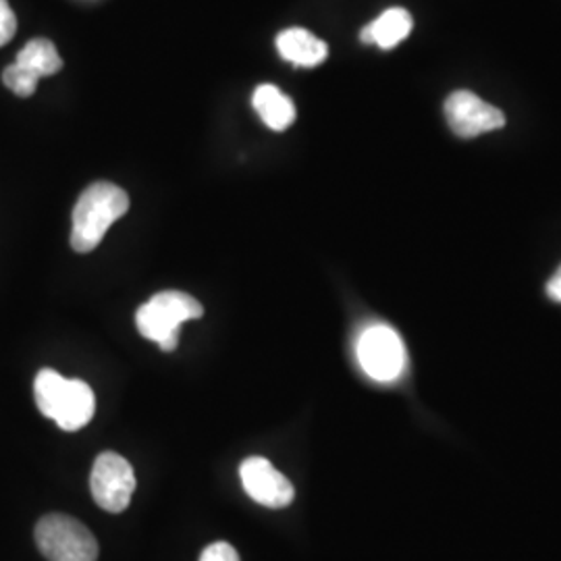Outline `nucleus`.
Masks as SVG:
<instances>
[{
  "label": "nucleus",
  "instance_id": "obj_1",
  "mask_svg": "<svg viewBox=\"0 0 561 561\" xmlns=\"http://www.w3.org/2000/svg\"><path fill=\"white\" fill-rule=\"evenodd\" d=\"M129 210V198L119 185L99 181L83 190L73 208L71 248L80 254H88L99 248L108 227Z\"/></svg>",
  "mask_w": 561,
  "mask_h": 561
},
{
  "label": "nucleus",
  "instance_id": "obj_2",
  "mask_svg": "<svg viewBox=\"0 0 561 561\" xmlns=\"http://www.w3.org/2000/svg\"><path fill=\"white\" fill-rule=\"evenodd\" d=\"M201 301L183 291H161L146 301L136 314L141 337L159 343L164 352H173L180 343L183 322L201 319Z\"/></svg>",
  "mask_w": 561,
  "mask_h": 561
},
{
  "label": "nucleus",
  "instance_id": "obj_3",
  "mask_svg": "<svg viewBox=\"0 0 561 561\" xmlns=\"http://www.w3.org/2000/svg\"><path fill=\"white\" fill-rule=\"evenodd\" d=\"M36 545L48 561H96L99 542L80 520L48 514L36 524Z\"/></svg>",
  "mask_w": 561,
  "mask_h": 561
},
{
  "label": "nucleus",
  "instance_id": "obj_4",
  "mask_svg": "<svg viewBox=\"0 0 561 561\" xmlns=\"http://www.w3.org/2000/svg\"><path fill=\"white\" fill-rule=\"evenodd\" d=\"M356 352H358L362 370L375 381H396L400 379L405 368L403 341L387 324H375L366 329L358 340Z\"/></svg>",
  "mask_w": 561,
  "mask_h": 561
},
{
  "label": "nucleus",
  "instance_id": "obj_5",
  "mask_svg": "<svg viewBox=\"0 0 561 561\" xmlns=\"http://www.w3.org/2000/svg\"><path fill=\"white\" fill-rule=\"evenodd\" d=\"M90 491L102 510L111 514L125 512L136 491V474L131 463L115 451H104L94 461L90 474Z\"/></svg>",
  "mask_w": 561,
  "mask_h": 561
},
{
  "label": "nucleus",
  "instance_id": "obj_6",
  "mask_svg": "<svg viewBox=\"0 0 561 561\" xmlns=\"http://www.w3.org/2000/svg\"><path fill=\"white\" fill-rule=\"evenodd\" d=\"M445 119L451 131L460 138H477L482 134L502 129L505 115L497 106L486 104L468 90H458L445 101Z\"/></svg>",
  "mask_w": 561,
  "mask_h": 561
},
{
  "label": "nucleus",
  "instance_id": "obj_7",
  "mask_svg": "<svg viewBox=\"0 0 561 561\" xmlns=\"http://www.w3.org/2000/svg\"><path fill=\"white\" fill-rule=\"evenodd\" d=\"M240 479L245 493L264 507L280 510L294 502L296 491L279 470L266 458H248L240 466Z\"/></svg>",
  "mask_w": 561,
  "mask_h": 561
},
{
  "label": "nucleus",
  "instance_id": "obj_8",
  "mask_svg": "<svg viewBox=\"0 0 561 561\" xmlns=\"http://www.w3.org/2000/svg\"><path fill=\"white\" fill-rule=\"evenodd\" d=\"M94 412H96V398L90 385L80 379H69L53 421L57 422L62 431L73 433L92 421Z\"/></svg>",
  "mask_w": 561,
  "mask_h": 561
},
{
  "label": "nucleus",
  "instance_id": "obj_9",
  "mask_svg": "<svg viewBox=\"0 0 561 561\" xmlns=\"http://www.w3.org/2000/svg\"><path fill=\"white\" fill-rule=\"evenodd\" d=\"M277 50L287 62L298 67H317L329 57V46L312 32L301 27H289L277 36Z\"/></svg>",
  "mask_w": 561,
  "mask_h": 561
},
{
  "label": "nucleus",
  "instance_id": "obj_10",
  "mask_svg": "<svg viewBox=\"0 0 561 561\" xmlns=\"http://www.w3.org/2000/svg\"><path fill=\"white\" fill-rule=\"evenodd\" d=\"M414 27V20L405 9H387L373 23H368L360 32V41L364 44H375L382 50L396 48L400 42L410 36Z\"/></svg>",
  "mask_w": 561,
  "mask_h": 561
},
{
  "label": "nucleus",
  "instance_id": "obj_11",
  "mask_svg": "<svg viewBox=\"0 0 561 561\" xmlns=\"http://www.w3.org/2000/svg\"><path fill=\"white\" fill-rule=\"evenodd\" d=\"M252 104L264 121V125L271 127L273 131H285L296 121V104L289 96H285L277 85H271V83L259 85Z\"/></svg>",
  "mask_w": 561,
  "mask_h": 561
},
{
  "label": "nucleus",
  "instance_id": "obj_12",
  "mask_svg": "<svg viewBox=\"0 0 561 561\" xmlns=\"http://www.w3.org/2000/svg\"><path fill=\"white\" fill-rule=\"evenodd\" d=\"M15 62L23 69H27L30 73H34L38 80L59 73L60 67H62V59H60L55 44L46 38L27 42L21 48Z\"/></svg>",
  "mask_w": 561,
  "mask_h": 561
},
{
  "label": "nucleus",
  "instance_id": "obj_13",
  "mask_svg": "<svg viewBox=\"0 0 561 561\" xmlns=\"http://www.w3.org/2000/svg\"><path fill=\"white\" fill-rule=\"evenodd\" d=\"M67 381L62 375L53 368H42L34 382V396H36V405L46 419H55L57 408H59L60 398L65 393Z\"/></svg>",
  "mask_w": 561,
  "mask_h": 561
},
{
  "label": "nucleus",
  "instance_id": "obj_14",
  "mask_svg": "<svg viewBox=\"0 0 561 561\" xmlns=\"http://www.w3.org/2000/svg\"><path fill=\"white\" fill-rule=\"evenodd\" d=\"M38 78L34 73H30L27 69H23L18 62L9 65L4 71H2V83L21 99H27L36 92L38 88Z\"/></svg>",
  "mask_w": 561,
  "mask_h": 561
},
{
  "label": "nucleus",
  "instance_id": "obj_15",
  "mask_svg": "<svg viewBox=\"0 0 561 561\" xmlns=\"http://www.w3.org/2000/svg\"><path fill=\"white\" fill-rule=\"evenodd\" d=\"M18 32V18L7 0H0V48Z\"/></svg>",
  "mask_w": 561,
  "mask_h": 561
},
{
  "label": "nucleus",
  "instance_id": "obj_16",
  "mask_svg": "<svg viewBox=\"0 0 561 561\" xmlns=\"http://www.w3.org/2000/svg\"><path fill=\"white\" fill-rule=\"evenodd\" d=\"M201 561H240V556L229 542H213L202 551Z\"/></svg>",
  "mask_w": 561,
  "mask_h": 561
},
{
  "label": "nucleus",
  "instance_id": "obj_17",
  "mask_svg": "<svg viewBox=\"0 0 561 561\" xmlns=\"http://www.w3.org/2000/svg\"><path fill=\"white\" fill-rule=\"evenodd\" d=\"M547 294H549V298L551 300L560 301L561 304V277L560 275H556L553 279L547 283Z\"/></svg>",
  "mask_w": 561,
  "mask_h": 561
},
{
  "label": "nucleus",
  "instance_id": "obj_18",
  "mask_svg": "<svg viewBox=\"0 0 561 561\" xmlns=\"http://www.w3.org/2000/svg\"><path fill=\"white\" fill-rule=\"evenodd\" d=\"M556 275H560V277H561V266H560V268H558V273H556Z\"/></svg>",
  "mask_w": 561,
  "mask_h": 561
}]
</instances>
